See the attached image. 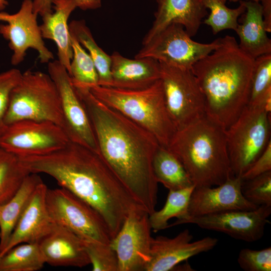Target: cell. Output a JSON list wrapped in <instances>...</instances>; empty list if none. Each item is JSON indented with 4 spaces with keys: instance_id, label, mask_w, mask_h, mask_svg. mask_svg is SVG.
I'll return each instance as SVG.
<instances>
[{
    "instance_id": "cell-1",
    "label": "cell",
    "mask_w": 271,
    "mask_h": 271,
    "mask_svg": "<svg viewBox=\"0 0 271 271\" xmlns=\"http://www.w3.org/2000/svg\"><path fill=\"white\" fill-rule=\"evenodd\" d=\"M74 87L89 118L99 153L137 203L152 213L158 190L153 169V157L160 146L157 139L99 101L88 88Z\"/></svg>"
},
{
    "instance_id": "cell-2",
    "label": "cell",
    "mask_w": 271,
    "mask_h": 271,
    "mask_svg": "<svg viewBox=\"0 0 271 271\" xmlns=\"http://www.w3.org/2000/svg\"><path fill=\"white\" fill-rule=\"evenodd\" d=\"M19 158L30 173L49 175L93 207L105 222L112 239L128 213L142 208L101 155L79 144L69 141L48 154Z\"/></svg>"
},
{
    "instance_id": "cell-3",
    "label": "cell",
    "mask_w": 271,
    "mask_h": 271,
    "mask_svg": "<svg viewBox=\"0 0 271 271\" xmlns=\"http://www.w3.org/2000/svg\"><path fill=\"white\" fill-rule=\"evenodd\" d=\"M253 69L254 59L229 35L192 67L204 96L206 115L225 129L248 105Z\"/></svg>"
},
{
    "instance_id": "cell-4",
    "label": "cell",
    "mask_w": 271,
    "mask_h": 271,
    "mask_svg": "<svg viewBox=\"0 0 271 271\" xmlns=\"http://www.w3.org/2000/svg\"><path fill=\"white\" fill-rule=\"evenodd\" d=\"M167 149L180 161L195 188L218 186L233 176L225 129L206 115L177 129Z\"/></svg>"
},
{
    "instance_id": "cell-5",
    "label": "cell",
    "mask_w": 271,
    "mask_h": 271,
    "mask_svg": "<svg viewBox=\"0 0 271 271\" xmlns=\"http://www.w3.org/2000/svg\"><path fill=\"white\" fill-rule=\"evenodd\" d=\"M99 101L146 129L167 148L177 130L168 111L161 79L137 90L95 85L89 88Z\"/></svg>"
},
{
    "instance_id": "cell-6",
    "label": "cell",
    "mask_w": 271,
    "mask_h": 271,
    "mask_svg": "<svg viewBox=\"0 0 271 271\" xmlns=\"http://www.w3.org/2000/svg\"><path fill=\"white\" fill-rule=\"evenodd\" d=\"M23 120L50 121L64 129L59 93L49 74L27 70L12 89L5 124Z\"/></svg>"
},
{
    "instance_id": "cell-7",
    "label": "cell",
    "mask_w": 271,
    "mask_h": 271,
    "mask_svg": "<svg viewBox=\"0 0 271 271\" xmlns=\"http://www.w3.org/2000/svg\"><path fill=\"white\" fill-rule=\"evenodd\" d=\"M270 114L260 106L247 105L225 129L232 175L240 177L265 150L270 139Z\"/></svg>"
},
{
    "instance_id": "cell-8",
    "label": "cell",
    "mask_w": 271,
    "mask_h": 271,
    "mask_svg": "<svg viewBox=\"0 0 271 271\" xmlns=\"http://www.w3.org/2000/svg\"><path fill=\"white\" fill-rule=\"evenodd\" d=\"M46 204L53 222L66 227L83 241L110 244L112 238L102 216L71 192L62 187L48 188Z\"/></svg>"
},
{
    "instance_id": "cell-9",
    "label": "cell",
    "mask_w": 271,
    "mask_h": 271,
    "mask_svg": "<svg viewBox=\"0 0 271 271\" xmlns=\"http://www.w3.org/2000/svg\"><path fill=\"white\" fill-rule=\"evenodd\" d=\"M159 62L166 106L177 129L205 115L204 96L191 70Z\"/></svg>"
},
{
    "instance_id": "cell-10",
    "label": "cell",
    "mask_w": 271,
    "mask_h": 271,
    "mask_svg": "<svg viewBox=\"0 0 271 271\" xmlns=\"http://www.w3.org/2000/svg\"><path fill=\"white\" fill-rule=\"evenodd\" d=\"M221 39L210 43H199L191 39L183 26L172 24L143 44L134 58H152L171 66L191 70L196 62L219 46Z\"/></svg>"
},
{
    "instance_id": "cell-11",
    "label": "cell",
    "mask_w": 271,
    "mask_h": 271,
    "mask_svg": "<svg viewBox=\"0 0 271 271\" xmlns=\"http://www.w3.org/2000/svg\"><path fill=\"white\" fill-rule=\"evenodd\" d=\"M70 141L59 125L48 121L23 120L6 126L0 148L19 157L41 156L65 147Z\"/></svg>"
},
{
    "instance_id": "cell-12",
    "label": "cell",
    "mask_w": 271,
    "mask_h": 271,
    "mask_svg": "<svg viewBox=\"0 0 271 271\" xmlns=\"http://www.w3.org/2000/svg\"><path fill=\"white\" fill-rule=\"evenodd\" d=\"M271 206L261 205L250 210H231L201 216H188L169 224L168 228L193 224L204 229L220 232L236 239L253 242L262 238L269 223Z\"/></svg>"
},
{
    "instance_id": "cell-13",
    "label": "cell",
    "mask_w": 271,
    "mask_h": 271,
    "mask_svg": "<svg viewBox=\"0 0 271 271\" xmlns=\"http://www.w3.org/2000/svg\"><path fill=\"white\" fill-rule=\"evenodd\" d=\"M38 15L34 12L32 0H23L19 11L10 14L0 11V34L9 41L13 52L11 63H22L29 48L38 53L42 63H48L54 58L53 53L46 46L37 23Z\"/></svg>"
},
{
    "instance_id": "cell-14",
    "label": "cell",
    "mask_w": 271,
    "mask_h": 271,
    "mask_svg": "<svg viewBox=\"0 0 271 271\" xmlns=\"http://www.w3.org/2000/svg\"><path fill=\"white\" fill-rule=\"evenodd\" d=\"M48 64V74L59 93L65 132L70 141L99 153L89 118L70 75L58 60Z\"/></svg>"
},
{
    "instance_id": "cell-15",
    "label": "cell",
    "mask_w": 271,
    "mask_h": 271,
    "mask_svg": "<svg viewBox=\"0 0 271 271\" xmlns=\"http://www.w3.org/2000/svg\"><path fill=\"white\" fill-rule=\"evenodd\" d=\"M149 216L143 208L133 209L112 239L110 245L117 255L118 271H145L153 238Z\"/></svg>"
},
{
    "instance_id": "cell-16",
    "label": "cell",
    "mask_w": 271,
    "mask_h": 271,
    "mask_svg": "<svg viewBox=\"0 0 271 271\" xmlns=\"http://www.w3.org/2000/svg\"><path fill=\"white\" fill-rule=\"evenodd\" d=\"M193 236L189 229L169 238L158 236L152 238L150 260L145 271H169L181 262L200 253L213 249L218 239L210 236L192 241Z\"/></svg>"
},
{
    "instance_id": "cell-17",
    "label": "cell",
    "mask_w": 271,
    "mask_h": 271,
    "mask_svg": "<svg viewBox=\"0 0 271 271\" xmlns=\"http://www.w3.org/2000/svg\"><path fill=\"white\" fill-rule=\"evenodd\" d=\"M242 184L240 177L233 176L216 187L195 188L189 201V216L257 208L258 206L248 201L243 195Z\"/></svg>"
},
{
    "instance_id": "cell-18",
    "label": "cell",
    "mask_w": 271,
    "mask_h": 271,
    "mask_svg": "<svg viewBox=\"0 0 271 271\" xmlns=\"http://www.w3.org/2000/svg\"><path fill=\"white\" fill-rule=\"evenodd\" d=\"M45 263L82 267L90 264L83 240L66 227L53 222L38 242Z\"/></svg>"
},
{
    "instance_id": "cell-19",
    "label": "cell",
    "mask_w": 271,
    "mask_h": 271,
    "mask_svg": "<svg viewBox=\"0 0 271 271\" xmlns=\"http://www.w3.org/2000/svg\"><path fill=\"white\" fill-rule=\"evenodd\" d=\"M47 189L43 182L37 186L0 257L18 244L37 243L49 231L53 222L46 204Z\"/></svg>"
},
{
    "instance_id": "cell-20",
    "label": "cell",
    "mask_w": 271,
    "mask_h": 271,
    "mask_svg": "<svg viewBox=\"0 0 271 271\" xmlns=\"http://www.w3.org/2000/svg\"><path fill=\"white\" fill-rule=\"evenodd\" d=\"M157 10L151 28L146 34L142 44L152 39L172 24H180L188 35H196L202 19L207 15V9L200 0H156Z\"/></svg>"
},
{
    "instance_id": "cell-21",
    "label": "cell",
    "mask_w": 271,
    "mask_h": 271,
    "mask_svg": "<svg viewBox=\"0 0 271 271\" xmlns=\"http://www.w3.org/2000/svg\"><path fill=\"white\" fill-rule=\"evenodd\" d=\"M110 56L109 87L129 90L149 87L161 78L160 62L152 58L129 59L117 52Z\"/></svg>"
},
{
    "instance_id": "cell-22",
    "label": "cell",
    "mask_w": 271,
    "mask_h": 271,
    "mask_svg": "<svg viewBox=\"0 0 271 271\" xmlns=\"http://www.w3.org/2000/svg\"><path fill=\"white\" fill-rule=\"evenodd\" d=\"M55 12L43 17L39 26L43 39L53 41L57 48L58 60L70 73L73 57L71 35L68 21L72 12L77 7L74 0H51Z\"/></svg>"
},
{
    "instance_id": "cell-23",
    "label": "cell",
    "mask_w": 271,
    "mask_h": 271,
    "mask_svg": "<svg viewBox=\"0 0 271 271\" xmlns=\"http://www.w3.org/2000/svg\"><path fill=\"white\" fill-rule=\"evenodd\" d=\"M244 4L246 10L235 30L239 37V47L253 59L271 54V40L264 26L261 4L250 1H244Z\"/></svg>"
},
{
    "instance_id": "cell-24",
    "label": "cell",
    "mask_w": 271,
    "mask_h": 271,
    "mask_svg": "<svg viewBox=\"0 0 271 271\" xmlns=\"http://www.w3.org/2000/svg\"><path fill=\"white\" fill-rule=\"evenodd\" d=\"M43 182L36 173H30L14 196L0 206V252L10 237L37 186Z\"/></svg>"
},
{
    "instance_id": "cell-25",
    "label": "cell",
    "mask_w": 271,
    "mask_h": 271,
    "mask_svg": "<svg viewBox=\"0 0 271 271\" xmlns=\"http://www.w3.org/2000/svg\"><path fill=\"white\" fill-rule=\"evenodd\" d=\"M153 169L157 182L169 190L194 186L180 161L166 147L160 145L158 148L153 157Z\"/></svg>"
},
{
    "instance_id": "cell-26",
    "label": "cell",
    "mask_w": 271,
    "mask_h": 271,
    "mask_svg": "<svg viewBox=\"0 0 271 271\" xmlns=\"http://www.w3.org/2000/svg\"><path fill=\"white\" fill-rule=\"evenodd\" d=\"M69 27L70 34L88 51L97 72L98 85L109 87L111 82L110 56L97 45L84 20H73Z\"/></svg>"
},
{
    "instance_id": "cell-27",
    "label": "cell",
    "mask_w": 271,
    "mask_h": 271,
    "mask_svg": "<svg viewBox=\"0 0 271 271\" xmlns=\"http://www.w3.org/2000/svg\"><path fill=\"white\" fill-rule=\"evenodd\" d=\"M194 188L195 186H192L180 190H169L164 207L149 214V221L153 232L168 228V221L171 218L181 219L189 216V203Z\"/></svg>"
},
{
    "instance_id": "cell-28",
    "label": "cell",
    "mask_w": 271,
    "mask_h": 271,
    "mask_svg": "<svg viewBox=\"0 0 271 271\" xmlns=\"http://www.w3.org/2000/svg\"><path fill=\"white\" fill-rule=\"evenodd\" d=\"M30 173L18 156L0 148V206L14 196Z\"/></svg>"
},
{
    "instance_id": "cell-29",
    "label": "cell",
    "mask_w": 271,
    "mask_h": 271,
    "mask_svg": "<svg viewBox=\"0 0 271 271\" xmlns=\"http://www.w3.org/2000/svg\"><path fill=\"white\" fill-rule=\"evenodd\" d=\"M45 263L37 243H24L0 257V271H37Z\"/></svg>"
},
{
    "instance_id": "cell-30",
    "label": "cell",
    "mask_w": 271,
    "mask_h": 271,
    "mask_svg": "<svg viewBox=\"0 0 271 271\" xmlns=\"http://www.w3.org/2000/svg\"><path fill=\"white\" fill-rule=\"evenodd\" d=\"M248 105L271 107V54L254 59Z\"/></svg>"
},
{
    "instance_id": "cell-31",
    "label": "cell",
    "mask_w": 271,
    "mask_h": 271,
    "mask_svg": "<svg viewBox=\"0 0 271 271\" xmlns=\"http://www.w3.org/2000/svg\"><path fill=\"white\" fill-rule=\"evenodd\" d=\"M70 35L73 57L69 75L73 84L87 88L98 85V74L91 57L76 38Z\"/></svg>"
},
{
    "instance_id": "cell-32",
    "label": "cell",
    "mask_w": 271,
    "mask_h": 271,
    "mask_svg": "<svg viewBox=\"0 0 271 271\" xmlns=\"http://www.w3.org/2000/svg\"><path fill=\"white\" fill-rule=\"evenodd\" d=\"M200 1L210 11L204 23L211 27L214 35L227 29L235 31L238 24V19L246 10L244 0L239 1V6L235 9L227 7L224 0Z\"/></svg>"
},
{
    "instance_id": "cell-33",
    "label": "cell",
    "mask_w": 271,
    "mask_h": 271,
    "mask_svg": "<svg viewBox=\"0 0 271 271\" xmlns=\"http://www.w3.org/2000/svg\"><path fill=\"white\" fill-rule=\"evenodd\" d=\"M93 271H118V259L110 244L83 241Z\"/></svg>"
},
{
    "instance_id": "cell-34",
    "label": "cell",
    "mask_w": 271,
    "mask_h": 271,
    "mask_svg": "<svg viewBox=\"0 0 271 271\" xmlns=\"http://www.w3.org/2000/svg\"><path fill=\"white\" fill-rule=\"evenodd\" d=\"M241 189L244 197L251 203L271 206V171L242 180Z\"/></svg>"
},
{
    "instance_id": "cell-35",
    "label": "cell",
    "mask_w": 271,
    "mask_h": 271,
    "mask_svg": "<svg viewBox=\"0 0 271 271\" xmlns=\"http://www.w3.org/2000/svg\"><path fill=\"white\" fill-rule=\"evenodd\" d=\"M237 262L245 271H270L271 247L260 250L243 248L239 252Z\"/></svg>"
},
{
    "instance_id": "cell-36",
    "label": "cell",
    "mask_w": 271,
    "mask_h": 271,
    "mask_svg": "<svg viewBox=\"0 0 271 271\" xmlns=\"http://www.w3.org/2000/svg\"><path fill=\"white\" fill-rule=\"evenodd\" d=\"M22 73L16 68L0 73V136L6 127L5 118L12 89L19 81Z\"/></svg>"
},
{
    "instance_id": "cell-37",
    "label": "cell",
    "mask_w": 271,
    "mask_h": 271,
    "mask_svg": "<svg viewBox=\"0 0 271 271\" xmlns=\"http://www.w3.org/2000/svg\"><path fill=\"white\" fill-rule=\"evenodd\" d=\"M271 171V141L265 150L253 164L241 176L242 180H247Z\"/></svg>"
},
{
    "instance_id": "cell-38",
    "label": "cell",
    "mask_w": 271,
    "mask_h": 271,
    "mask_svg": "<svg viewBox=\"0 0 271 271\" xmlns=\"http://www.w3.org/2000/svg\"><path fill=\"white\" fill-rule=\"evenodd\" d=\"M77 7L82 10H94L100 7L101 0H74ZM34 12L41 17L48 14L52 13V4L51 0H33Z\"/></svg>"
},
{
    "instance_id": "cell-39",
    "label": "cell",
    "mask_w": 271,
    "mask_h": 271,
    "mask_svg": "<svg viewBox=\"0 0 271 271\" xmlns=\"http://www.w3.org/2000/svg\"><path fill=\"white\" fill-rule=\"evenodd\" d=\"M263 22L267 33L271 32V0H260Z\"/></svg>"
},
{
    "instance_id": "cell-40",
    "label": "cell",
    "mask_w": 271,
    "mask_h": 271,
    "mask_svg": "<svg viewBox=\"0 0 271 271\" xmlns=\"http://www.w3.org/2000/svg\"><path fill=\"white\" fill-rule=\"evenodd\" d=\"M7 0H0V11H3L8 5Z\"/></svg>"
},
{
    "instance_id": "cell-41",
    "label": "cell",
    "mask_w": 271,
    "mask_h": 271,
    "mask_svg": "<svg viewBox=\"0 0 271 271\" xmlns=\"http://www.w3.org/2000/svg\"><path fill=\"white\" fill-rule=\"evenodd\" d=\"M229 1L233 2H236L237 1H239L240 0H229ZM247 1H252L254 2H259L260 0H247Z\"/></svg>"
},
{
    "instance_id": "cell-42",
    "label": "cell",
    "mask_w": 271,
    "mask_h": 271,
    "mask_svg": "<svg viewBox=\"0 0 271 271\" xmlns=\"http://www.w3.org/2000/svg\"><path fill=\"white\" fill-rule=\"evenodd\" d=\"M224 1L226 2L227 0H224Z\"/></svg>"
}]
</instances>
